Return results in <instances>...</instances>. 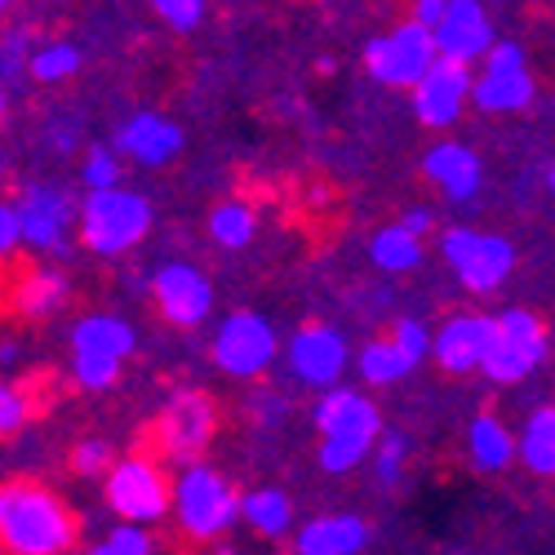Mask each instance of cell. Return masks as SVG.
<instances>
[{
    "label": "cell",
    "instance_id": "cell-3",
    "mask_svg": "<svg viewBox=\"0 0 555 555\" xmlns=\"http://www.w3.org/2000/svg\"><path fill=\"white\" fill-rule=\"evenodd\" d=\"M80 241L112 258V254H125L133 249L138 241L147 236V227H152V205L138 196V192H125V188H112V192H89L80 201Z\"/></svg>",
    "mask_w": 555,
    "mask_h": 555
},
{
    "label": "cell",
    "instance_id": "cell-16",
    "mask_svg": "<svg viewBox=\"0 0 555 555\" xmlns=\"http://www.w3.org/2000/svg\"><path fill=\"white\" fill-rule=\"evenodd\" d=\"M289 364H294V374L307 387L334 391V383L343 378V369H347V338L338 330H330V325H307L289 343Z\"/></svg>",
    "mask_w": 555,
    "mask_h": 555
},
{
    "label": "cell",
    "instance_id": "cell-32",
    "mask_svg": "<svg viewBox=\"0 0 555 555\" xmlns=\"http://www.w3.org/2000/svg\"><path fill=\"white\" fill-rule=\"evenodd\" d=\"M72 472L85 476V480L107 476V472H112V449H107V440H80L76 453H72Z\"/></svg>",
    "mask_w": 555,
    "mask_h": 555
},
{
    "label": "cell",
    "instance_id": "cell-8",
    "mask_svg": "<svg viewBox=\"0 0 555 555\" xmlns=\"http://www.w3.org/2000/svg\"><path fill=\"white\" fill-rule=\"evenodd\" d=\"M275 330H271V320L258 315V311H236V315H227L222 325H218V338H214V360L222 374L231 378H258L271 369L275 360Z\"/></svg>",
    "mask_w": 555,
    "mask_h": 555
},
{
    "label": "cell",
    "instance_id": "cell-31",
    "mask_svg": "<svg viewBox=\"0 0 555 555\" xmlns=\"http://www.w3.org/2000/svg\"><path fill=\"white\" fill-rule=\"evenodd\" d=\"M85 188L89 192H112V188H120V160H116V152H107V147H94L85 156Z\"/></svg>",
    "mask_w": 555,
    "mask_h": 555
},
{
    "label": "cell",
    "instance_id": "cell-14",
    "mask_svg": "<svg viewBox=\"0 0 555 555\" xmlns=\"http://www.w3.org/2000/svg\"><path fill=\"white\" fill-rule=\"evenodd\" d=\"M472 99V67H462V63H444L436 59L423 80L413 85V112H418V120L427 129H449L462 107H467Z\"/></svg>",
    "mask_w": 555,
    "mask_h": 555
},
{
    "label": "cell",
    "instance_id": "cell-25",
    "mask_svg": "<svg viewBox=\"0 0 555 555\" xmlns=\"http://www.w3.org/2000/svg\"><path fill=\"white\" fill-rule=\"evenodd\" d=\"M516 453L525 457V467L538 472V476H551L555 472V413H551V404H542V409L529 413Z\"/></svg>",
    "mask_w": 555,
    "mask_h": 555
},
{
    "label": "cell",
    "instance_id": "cell-24",
    "mask_svg": "<svg viewBox=\"0 0 555 555\" xmlns=\"http://www.w3.org/2000/svg\"><path fill=\"white\" fill-rule=\"evenodd\" d=\"M67 294H72V289H67V275H63V271L36 267V271L23 275V285H18V311L31 315V320L54 315V311H63Z\"/></svg>",
    "mask_w": 555,
    "mask_h": 555
},
{
    "label": "cell",
    "instance_id": "cell-9",
    "mask_svg": "<svg viewBox=\"0 0 555 555\" xmlns=\"http://www.w3.org/2000/svg\"><path fill=\"white\" fill-rule=\"evenodd\" d=\"M472 103L480 112H525L533 103L529 59L516 40H493L485 54V76L472 80Z\"/></svg>",
    "mask_w": 555,
    "mask_h": 555
},
{
    "label": "cell",
    "instance_id": "cell-42",
    "mask_svg": "<svg viewBox=\"0 0 555 555\" xmlns=\"http://www.w3.org/2000/svg\"><path fill=\"white\" fill-rule=\"evenodd\" d=\"M214 555H236V551H231V546H218V551H214Z\"/></svg>",
    "mask_w": 555,
    "mask_h": 555
},
{
    "label": "cell",
    "instance_id": "cell-21",
    "mask_svg": "<svg viewBox=\"0 0 555 555\" xmlns=\"http://www.w3.org/2000/svg\"><path fill=\"white\" fill-rule=\"evenodd\" d=\"M369 542V525L360 516H320L302 525L298 555H360Z\"/></svg>",
    "mask_w": 555,
    "mask_h": 555
},
{
    "label": "cell",
    "instance_id": "cell-40",
    "mask_svg": "<svg viewBox=\"0 0 555 555\" xmlns=\"http://www.w3.org/2000/svg\"><path fill=\"white\" fill-rule=\"evenodd\" d=\"M50 143H54V152H72L76 143H80V133H76V120L67 125V120H54V129H50Z\"/></svg>",
    "mask_w": 555,
    "mask_h": 555
},
{
    "label": "cell",
    "instance_id": "cell-45",
    "mask_svg": "<svg viewBox=\"0 0 555 555\" xmlns=\"http://www.w3.org/2000/svg\"><path fill=\"white\" fill-rule=\"evenodd\" d=\"M0 14H5V0H0Z\"/></svg>",
    "mask_w": 555,
    "mask_h": 555
},
{
    "label": "cell",
    "instance_id": "cell-17",
    "mask_svg": "<svg viewBox=\"0 0 555 555\" xmlns=\"http://www.w3.org/2000/svg\"><path fill=\"white\" fill-rule=\"evenodd\" d=\"M489 343H493V315H453L444 320L440 334H431V356L449 374H472V369H480Z\"/></svg>",
    "mask_w": 555,
    "mask_h": 555
},
{
    "label": "cell",
    "instance_id": "cell-23",
    "mask_svg": "<svg viewBox=\"0 0 555 555\" xmlns=\"http://www.w3.org/2000/svg\"><path fill=\"white\" fill-rule=\"evenodd\" d=\"M467 449H472V462H476L480 472H506V467H512V457H516L512 431H506V427L493 418V413H480V418L472 423Z\"/></svg>",
    "mask_w": 555,
    "mask_h": 555
},
{
    "label": "cell",
    "instance_id": "cell-1",
    "mask_svg": "<svg viewBox=\"0 0 555 555\" xmlns=\"http://www.w3.org/2000/svg\"><path fill=\"white\" fill-rule=\"evenodd\" d=\"M76 520L67 502L36 480L0 485V551L5 555H67Z\"/></svg>",
    "mask_w": 555,
    "mask_h": 555
},
{
    "label": "cell",
    "instance_id": "cell-26",
    "mask_svg": "<svg viewBox=\"0 0 555 555\" xmlns=\"http://www.w3.org/2000/svg\"><path fill=\"white\" fill-rule=\"evenodd\" d=\"M369 258H374L383 271H413V267H418L423 262V241L418 236H409V231L404 227H383L378 231V236L374 241H369Z\"/></svg>",
    "mask_w": 555,
    "mask_h": 555
},
{
    "label": "cell",
    "instance_id": "cell-18",
    "mask_svg": "<svg viewBox=\"0 0 555 555\" xmlns=\"http://www.w3.org/2000/svg\"><path fill=\"white\" fill-rule=\"evenodd\" d=\"M116 152H125L129 160H138V165H169L178 152H182V129L173 125V120H165V116H156V112H138V116H129L125 125H120V133H116Z\"/></svg>",
    "mask_w": 555,
    "mask_h": 555
},
{
    "label": "cell",
    "instance_id": "cell-6",
    "mask_svg": "<svg viewBox=\"0 0 555 555\" xmlns=\"http://www.w3.org/2000/svg\"><path fill=\"white\" fill-rule=\"evenodd\" d=\"M444 262L453 267V275L472 294H493L506 275L516 271V245L493 231H476V227H449L444 231Z\"/></svg>",
    "mask_w": 555,
    "mask_h": 555
},
{
    "label": "cell",
    "instance_id": "cell-12",
    "mask_svg": "<svg viewBox=\"0 0 555 555\" xmlns=\"http://www.w3.org/2000/svg\"><path fill=\"white\" fill-rule=\"evenodd\" d=\"M214 427H218V409L205 391H178L160 409V440L165 453L178 462H196L214 440Z\"/></svg>",
    "mask_w": 555,
    "mask_h": 555
},
{
    "label": "cell",
    "instance_id": "cell-22",
    "mask_svg": "<svg viewBox=\"0 0 555 555\" xmlns=\"http://www.w3.org/2000/svg\"><path fill=\"white\" fill-rule=\"evenodd\" d=\"M236 516H245L267 538H285L294 529V502L281 489H249L236 498Z\"/></svg>",
    "mask_w": 555,
    "mask_h": 555
},
{
    "label": "cell",
    "instance_id": "cell-28",
    "mask_svg": "<svg viewBox=\"0 0 555 555\" xmlns=\"http://www.w3.org/2000/svg\"><path fill=\"white\" fill-rule=\"evenodd\" d=\"M254 231H258V218L249 205L241 201H227L209 214V236L222 245V249H245L254 241Z\"/></svg>",
    "mask_w": 555,
    "mask_h": 555
},
{
    "label": "cell",
    "instance_id": "cell-29",
    "mask_svg": "<svg viewBox=\"0 0 555 555\" xmlns=\"http://www.w3.org/2000/svg\"><path fill=\"white\" fill-rule=\"evenodd\" d=\"M76 67H80V50H76V44H67V40H54V44H44V50L27 54V72L36 80H44V85L76 76Z\"/></svg>",
    "mask_w": 555,
    "mask_h": 555
},
{
    "label": "cell",
    "instance_id": "cell-30",
    "mask_svg": "<svg viewBox=\"0 0 555 555\" xmlns=\"http://www.w3.org/2000/svg\"><path fill=\"white\" fill-rule=\"evenodd\" d=\"M85 555H152V538H147V529L120 525V529H112L103 542L89 546Z\"/></svg>",
    "mask_w": 555,
    "mask_h": 555
},
{
    "label": "cell",
    "instance_id": "cell-37",
    "mask_svg": "<svg viewBox=\"0 0 555 555\" xmlns=\"http://www.w3.org/2000/svg\"><path fill=\"white\" fill-rule=\"evenodd\" d=\"M23 63H27V40H23V31H14L0 44V76H14Z\"/></svg>",
    "mask_w": 555,
    "mask_h": 555
},
{
    "label": "cell",
    "instance_id": "cell-4",
    "mask_svg": "<svg viewBox=\"0 0 555 555\" xmlns=\"http://www.w3.org/2000/svg\"><path fill=\"white\" fill-rule=\"evenodd\" d=\"M236 489H231L214 467L192 462L188 472L178 476V485H169V506L178 512V525L192 538H218L236 525Z\"/></svg>",
    "mask_w": 555,
    "mask_h": 555
},
{
    "label": "cell",
    "instance_id": "cell-43",
    "mask_svg": "<svg viewBox=\"0 0 555 555\" xmlns=\"http://www.w3.org/2000/svg\"><path fill=\"white\" fill-rule=\"evenodd\" d=\"M0 116H5V89H0Z\"/></svg>",
    "mask_w": 555,
    "mask_h": 555
},
{
    "label": "cell",
    "instance_id": "cell-2",
    "mask_svg": "<svg viewBox=\"0 0 555 555\" xmlns=\"http://www.w3.org/2000/svg\"><path fill=\"white\" fill-rule=\"evenodd\" d=\"M315 427H320V472L343 476L378 444L383 413L374 400H364L347 387H334L315 404Z\"/></svg>",
    "mask_w": 555,
    "mask_h": 555
},
{
    "label": "cell",
    "instance_id": "cell-41",
    "mask_svg": "<svg viewBox=\"0 0 555 555\" xmlns=\"http://www.w3.org/2000/svg\"><path fill=\"white\" fill-rule=\"evenodd\" d=\"M431 222H436V218H431V209H409L396 227H404L409 236H418V241H423V231H431Z\"/></svg>",
    "mask_w": 555,
    "mask_h": 555
},
{
    "label": "cell",
    "instance_id": "cell-34",
    "mask_svg": "<svg viewBox=\"0 0 555 555\" xmlns=\"http://www.w3.org/2000/svg\"><path fill=\"white\" fill-rule=\"evenodd\" d=\"M404 453H409V444H404V436H400V431L378 436V480H383V485H400Z\"/></svg>",
    "mask_w": 555,
    "mask_h": 555
},
{
    "label": "cell",
    "instance_id": "cell-35",
    "mask_svg": "<svg viewBox=\"0 0 555 555\" xmlns=\"http://www.w3.org/2000/svg\"><path fill=\"white\" fill-rule=\"evenodd\" d=\"M156 14L173 31H196L201 18H205V5H201V0H156Z\"/></svg>",
    "mask_w": 555,
    "mask_h": 555
},
{
    "label": "cell",
    "instance_id": "cell-44",
    "mask_svg": "<svg viewBox=\"0 0 555 555\" xmlns=\"http://www.w3.org/2000/svg\"><path fill=\"white\" fill-rule=\"evenodd\" d=\"M0 173H5V156H0Z\"/></svg>",
    "mask_w": 555,
    "mask_h": 555
},
{
    "label": "cell",
    "instance_id": "cell-20",
    "mask_svg": "<svg viewBox=\"0 0 555 555\" xmlns=\"http://www.w3.org/2000/svg\"><path fill=\"white\" fill-rule=\"evenodd\" d=\"M423 169H427L431 182H440L444 196L457 201V205L472 201V196L480 192V178H485L480 156H476L472 147H462V143H436V147L423 156Z\"/></svg>",
    "mask_w": 555,
    "mask_h": 555
},
{
    "label": "cell",
    "instance_id": "cell-10",
    "mask_svg": "<svg viewBox=\"0 0 555 555\" xmlns=\"http://www.w3.org/2000/svg\"><path fill=\"white\" fill-rule=\"evenodd\" d=\"M107 506L120 520H129L133 529L160 520L169 512V485L156 472V462H147V457L116 462L107 472Z\"/></svg>",
    "mask_w": 555,
    "mask_h": 555
},
{
    "label": "cell",
    "instance_id": "cell-13",
    "mask_svg": "<svg viewBox=\"0 0 555 555\" xmlns=\"http://www.w3.org/2000/svg\"><path fill=\"white\" fill-rule=\"evenodd\" d=\"M431 50L444 63H476L493 50V23L485 14V5L476 0H444V14L431 27Z\"/></svg>",
    "mask_w": 555,
    "mask_h": 555
},
{
    "label": "cell",
    "instance_id": "cell-15",
    "mask_svg": "<svg viewBox=\"0 0 555 555\" xmlns=\"http://www.w3.org/2000/svg\"><path fill=\"white\" fill-rule=\"evenodd\" d=\"M152 294H156L165 320H173V325H201V320L209 315V307H214V289L205 281V271L192 267V262H165V267H156Z\"/></svg>",
    "mask_w": 555,
    "mask_h": 555
},
{
    "label": "cell",
    "instance_id": "cell-27",
    "mask_svg": "<svg viewBox=\"0 0 555 555\" xmlns=\"http://www.w3.org/2000/svg\"><path fill=\"white\" fill-rule=\"evenodd\" d=\"M413 374V364L404 360V351L391 343V338H374L364 351H360V378L374 383V387H391L400 378Z\"/></svg>",
    "mask_w": 555,
    "mask_h": 555
},
{
    "label": "cell",
    "instance_id": "cell-19",
    "mask_svg": "<svg viewBox=\"0 0 555 555\" xmlns=\"http://www.w3.org/2000/svg\"><path fill=\"white\" fill-rule=\"evenodd\" d=\"M138 334L120 315H85L72 330V360H103V364H125L133 356Z\"/></svg>",
    "mask_w": 555,
    "mask_h": 555
},
{
    "label": "cell",
    "instance_id": "cell-11",
    "mask_svg": "<svg viewBox=\"0 0 555 555\" xmlns=\"http://www.w3.org/2000/svg\"><path fill=\"white\" fill-rule=\"evenodd\" d=\"M436 63V50H431V31L413 27V23H400L391 36H378L364 44V67L374 80L391 85V89H413L423 80V72Z\"/></svg>",
    "mask_w": 555,
    "mask_h": 555
},
{
    "label": "cell",
    "instance_id": "cell-39",
    "mask_svg": "<svg viewBox=\"0 0 555 555\" xmlns=\"http://www.w3.org/2000/svg\"><path fill=\"white\" fill-rule=\"evenodd\" d=\"M440 14H444V0H418V10H413V27H423V31H431L436 23H440Z\"/></svg>",
    "mask_w": 555,
    "mask_h": 555
},
{
    "label": "cell",
    "instance_id": "cell-33",
    "mask_svg": "<svg viewBox=\"0 0 555 555\" xmlns=\"http://www.w3.org/2000/svg\"><path fill=\"white\" fill-rule=\"evenodd\" d=\"M391 343L404 351V360H409V364L427 360V351H431V334H427V325H423V320H396Z\"/></svg>",
    "mask_w": 555,
    "mask_h": 555
},
{
    "label": "cell",
    "instance_id": "cell-38",
    "mask_svg": "<svg viewBox=\"0 0 555 555\" xmlns=\"http://www.w3.org/2000/svg\"><path fill=\"white\" fill-rule=\"evenodd\" d=\"M18 245V218H14V205L0 201V254H10Z\"/></svg>",
    "mask_w": 555,
    "mask_h": 555
},
{
    "label": "cell",
    "instance_id": "cell-36",
    "mask_svg": "<svg viewBox=\"0 0 555 555\" xmlns=\"http://www.w3.org/2000/svg\"><path fill=\"white\" fill-rule=\"evenodd\" d=\"M23 423H27V400H23V391L10 387V383H0V436L18 431Z\"/></svg>",
    "mask_w": 555,
    "mask_h": 555
},
{
    "label": "cell",
    "instance_id": "cell-5",
    "mask_svg": "<svg viewBox=\"0 0 555 555\" xmlns=\"http://www.w3.org/2000/svg\"><path fill=\"white\" fill-rule=\"evenodd\" d=\"M546 356V330L542 320L525 307H506L498 320H493V343L480 360L485 378L498 383V387H512V383H525L533 369L542 364Z\"/></svg>",
    "mask_w": 555,
    "mask_h": 555
},
{
    "label": "cell",
    "instance_id": "cell-7",
    "mask_svg": "<svg viewBox=\"0 0 555 555\" xmlns=\"http://www.w3.org/2000/svg\"><path fill=\"white\" fill-rule=\"evenodd\" d=\"M80 214V201L59 188V182H31L23 188L14 218H18V241H27L31 249L44 254H72V222Z\"/></svg>",
    "mask_w": 555,
    "mask_h": 555
}]
</instances>
